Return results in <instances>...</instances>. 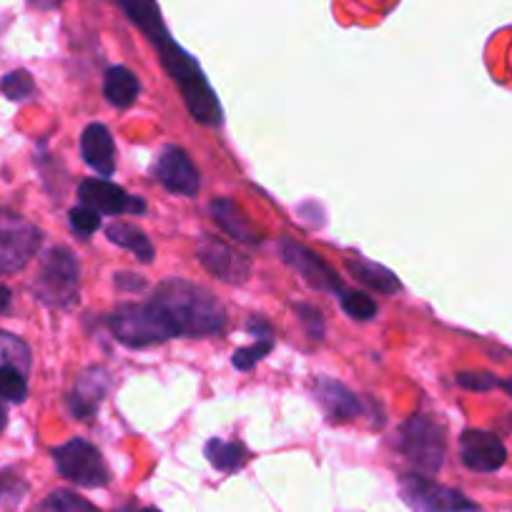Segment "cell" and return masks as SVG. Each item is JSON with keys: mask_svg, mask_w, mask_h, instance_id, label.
Returning <instances> with one entry per match:
<instances>
[{"mask_svg": "<svg viewBox=\"0 0 512 512\" xmlns=\"http://www.w3.org/2000/svg\"><path fill=\"white\" fill-rule=\"evenodd\" d=\"M108 327L116 334L118 342L134 349L151 347V344H159L176 337L169 319L164 317V312L154 302L121 304L108 317Z\"/></svg>", "mask_w": 512, "mask_h": 512, "instance_id": "obj_3", "label": "cell"}, {"mask_svg": "<svg viewBox=\"0 0 512 512\" xmlns=\"http://www.w3.org/2000/svg\"><path fill=\"white\" fill-rule=\"evenodd\" d=\"M0 91H3L6 98H11V101H26V98H31L36 93V83H33L28 71H13L8 76H3Z\"/></svg>", "mask_w": 512, "mask_h": 512, "instance_id": "obj_23", "label": "cell"}, {"mask_svg": "<svg viewBox=\"0 0 512 512\" xmlns=\"http://www.w3.org/2000/svg\"><path fill=\"white\" fill-rule=\"evenodd\" d=\"M206 460L221 472H234L244 465V447L239 442H226L221 437H214V440L206 442Z\"/></svg>", "mask_w": 512, "mask_h": 512, "instance_id": "obj_20", "label": "cell"}, {"mask_svg": "<svg viewBox=\"0 0 512 512\" xmlns=\"http://www.w3.org/2000/svg\"><path fill=\"white\" fill-rule=\"evenodd\" d=\"M141 512H159V510H156V507H146V510H141Z\"/></svg>", "mask_w": 512, "mask_h": 512, "instance_id": "obj_36", "label": "cell"}, {"mask_svg": "<svg viewBox=\"0 0 512 512\" xmlns=\"http://www.w3.org/2000/svg\"><path fill=\"white\" fill-rule=\"evenodd\" d=\"M156 179L169 189L171 194L179 196H196L201 189V179L196 166L179 146H166L156 159Z\"/></svg>", "mask_w": 512, "mask_h": 512, "instance_id": "obj_11", "label": "cell"}, {"mask_svg": "<svg viewBox=\"0 0 512 512\" xmlns=\"http://www.w3.org/2000/svg\"><path fill=\"white\" fill-rule=\"evenodd\" d=\"M53 462H56L61 477L81 487H103L111 480L101 452L81 437L58 445L53 450Z\"/></svg>", "mask_w": 512, "mask_h": 512, "instance_id": "obj_6", "label": "cell"}, {"mask_svg": "<svg viewBox=\"0 0 512 512\" xmlns=\"http://www.w3.org/2000/svg\"><path fill=\"white\" fill-rule=\"evenodd\" d=\"M397 450L422 472H437L447 455L445 430L425 415L410 417L397 437Z\"/></svg>", "mask_w": 512, "mask_h": 512, "instance_id": "obj_4", "label": "cell"}, {"mask_svg": "<svg viewBox=\"0 0 512 512\" xmlns=\"http://www.w3.org/2000/svg\"><path fill=\"white\" fill-rule=\"evenodd\" d=\"M78 284H81V269L73 251L66 246L46 251L41 259V269L33 282V294L46 307L71 309L78 302Z\"/></svg>", "mask_w": 512, "mask_h": 512, "instance_id": "obj_2", "label": "cell"}, {"mask_svg": "<svg viewBox=\"0 0 512 512\" xmlns=\"http://www.w3.org/2000/svg\"><path fill=\"white\" fill-rule=\"evenodd\" d=\"M282 259L317 292H329L337 294L342 292V279L332 272L322 256H317L314 251H309L307 246L297 244L292 239H282Z\"/></svg>", "mask_w": 512, "mask_h": 512, "instance_id": "obj_8", "label": "cell"}, {"mask_svg": "<svg viewBox=\"0 0 512 512\" xmlns=\"http://www.w3.org/2000/svg\"><path fill=\"white\" fill-rule=\"evenodd\" d=\"M0 354H3V357H8V364L18 367L21 372L23 369H28V364H31V352H28V344L23 342V339L13 337V334L0 332Z\"/></svg>", "mask_w": 512, "mask_h": 512, "instance_id": "obj_24", "label": "cell"}, {"mask_svg": "<svg viewBox=\"0 0 512 512\" xmlns=\"http://www.w3.org/2000/svg\"><path fill=\"white\" fill-rule=\"evenodd\" d=\"M196 256H199L201 267L206 272L214 274L216 279H221L226 284H244L251 274V264L246 256H241L239 251L226 246L224 241L211 239V236H204L199 241Z\"/></svg>", "mask_w": 512, "mask_h": 512, "instance_id": "obj_9", "label": "cell"}, {"mask_svg": "<svg viewBox=\"0 0 512 512\" xmlns=\"http://www.w3.org/2000/svg\"><path fill=\"white\" fill-rule=\"evenodd\" d=\"M11 289L6 287V284H0V314L8 312V307H11Z\"/></svg>", "mask_w": 512, "mask_h": 512, "instance_id": "obj_33", "label": "cell"}, {"mask_svg": "<svg viewBox=\"0 0 512 512\" xmlns=\"http://www.w3.org/2000/svg\"><path fill=\"white\" fill-rule=\"evenodd\" d=\"M33 512H101L96 505L86 500V497L76 495L71 490H56L41 502Z\"/></svg>", "mask_w": 512, "mask_h": 512, "instance_id": "obj_21", "label": "cell"}, {"mask_svg": "<svg viewBox=\"0 0 512 512\" xmlns=\"http://www.w3.org/2000/svg\"><path fill=\"white\" fill-rule=\"evenodd\" d=\"M106 236H108V241H113L116 246L131 251V254H134L136 259H141V262L149 264L151 259L156 256V249H154V244L149 241V236H146L141 229H136V226L111 224L106 229Z\"/></svg>", "mask_w": 512, "mask_h": 512, "instance_id": "obj_19", "label": "cell"}, {"mask_svg": "<svg viewBox=\"0 0 512 512\" xmlns=\"http://www.w3.org/2000/svg\"><path fill=\"white\" fill-rule=\"evenodd\" d=\"M41 246V231L13 211L0 209V274H16Z\"/></svg>", "mask_w": 512, "mask_h": 512, "instance_id": "obj_5", "label": "cell"}, {"mask_svg": "<svg viewBox=\"0 0 512 512\" xmlns=\"http://www.w3.org/2000/svg\"><path fill=\"white\" fill-rule=\"evenodd\" d=\"M457 384L465 387L470 392H487V390H495L497 377L490 372H460L457 374Z\"/></svg>", "mask_w": 512, "mask_h": 512, "instance_id": "obj_28", "label": "cell"}, {"mask_svg": "<svg viewBox=\"0 0 512 512\" xmlns=\"http://www.w3.org/2000/svg\"><path fill=\"white\" fill-rule=\"evenodd\" d=\"M314 397H317L319 407H322L329 422H349L362 415L359 397L349 392L344 384L334 382V379H317Z\"/></svg>", "mask_w": 512, "mask_h": 512, "instance_id": "obj_13", "label": "cell"}, {"mask_svg": "<svg viewBox=\"0 0 512 512\" xmlns=\"http://www.w3.org/2000/svg\"><path fill=\"white\" fill-rule=\"evenodd\" d=\"M28 3L38 11H56V8H61L63 0H28Z\"/></svg>", "mask_w": 512, "mask_h": 512, "instance_id": "obj_32", "label": "cell"}, {"mask_svg": "<svg viewBox=\"0 0 512 512\" xmlns=\"http://www.w3.org/2000/svg\"><path fill=\"white\" fill-rule=\"evenodd\" d=\"M342 309L352 319H359V322H367L377 314V302L372 297H367L364 292H347L342 297Z\"/></svg>", "mask_w": 512, "mask_h": 512, "instance_id": "obj_25", "label": "cell"}, {"mask_svg": "<svg viewBox=\"0 0 512 512\" xmlns=\"http://www.w3.org/2000/svg\"><path fill=\"white\" fill-rule=\"evenodd\" d=\"M209 214L211 219L219 224L221 231L231 236L236 241H244V244H256V241H262V234L251 226V221L246 219L244 211L229 199H216L209 204Z\"/></svg>", "mask_w": 512, "mask_h": 512, "instance_id": "obj_16", "label": "cell"}, {"mask_svg": "<svg viewBox=\"0 0 512 512\" xmlns=\"http://www.w3.org/2000/svg\"><path fill=\"white\" fill-rule=\"evenodd\" d=\"M272 347H274V339H262V342L251 344V347L236 349L231 362H234V367L241 369V372H249L256 362H262V359L272 352Z\"/></svg>", "mask_w": 512, "mask_h": 512, "instance_id": "obj_26", "label": "cell"}, {"mask_svg": "<svg viewBox=\"0 0 512 512\" xmlns=\"http://www.w3.org/2000/svg\"><path fill=\"white\" fill-rule=\"evenodd\" d=\"M116 287L123 289V292H141L146 287V282L141 277H136V274L121 272L116 274Z\"/></svg>", "mask_w": 512, "mask_h": 512, "instance_id": "obj_30", "label": "cell"}, {"mask_svg": "<svg viewBox=\"0 0 512 512\" xmlns=\"http://www.w3.org/2000/svg\"><path fill=\"white\" fill-rule=\"evenodd\" d=\"M246 329H249L251 334H256V337H262V339H272V327H269V324L264 322V319H259V317H254V319H251V322L246 324Z\"/></svg>", "mask_w": 512, "mask_h": 512, "instance_id": "obj_31", "label": "cell"}, {"mask_svg": "<svg viewBox=\"0 0 512 512\" xmlns=\"http://www.w3.org/2000/svg\"><path fill=\"white\" fill-rule=\"evenodd\" d=\"M81 156L98 176H113L116 171V146L113 136L103 123H91L81 134Z\"/></svg>", "mask_w": 512, "mask_h": 512, "instance_id": "obj_15", "label": "cell"}, {"mask_svg": "<svg viewBox=\"0 0 512 512\" xmlns=\"http://www.w3.org/2000/svg\"><path fill=\"white\" fill-rule=\"evenodd\" d=\"M502 390H505L507 395L512 397V379H507V382H502Z\"/></svg>", "mask_w": 512, "mask_h": 512, "instance_id": "obj_35", "label": "cell"}, {"mask_svg": "<svg viewBox=\"0 0 512 512\" xmlns=\"http://www.w3.org/2000/svg\"><path fill=\"white\" fill-rule=\"evenodd\" d=\"M294 312L299 314L302 324L307 327L309 339H322L324 337V317L317 307H309V304H297Z\"/></svg>", "mask_w": 512, "mask_h": 512, "instance_id": "obj_29", "label": "cell"}, {"mask_svg": "<svg viewBox=\"0 0 512 512\" xmlns=\"http://www.w3.org/2000/svg\"><path fill=\"white\" fill-rule=\"evenodd\" d=\"M402 500L415 512H477V505L460 490L437 485L425 475H405L400 482Z\"/></svg>", "mask_w": 512, "mask_h": 512, "instance_id": "obj_7", "label": "cell"}, {"mask_svg": "<svg viewBox=\"0 0 512 512\" xmlns=\"http://www.w3.org/2000/svg\"><path fill=\"white\" fill-rule=\"evenodd\" d=\"M103 93L113 108H128L139 98L141 81L126 66H111L103 78Z\"/></svg>", "mask_w": 512, "mask_h": 512, "instance_id": "obj_18", "label": "cell"}, {"mask_svg": "<svg viewBox=\"0 0 512 512\" xmlns=\"http://www.w3.org/2000/svg\"><path fill=\"white\" fill-rule=\"evenodd\" d=\"M78 199L83 206L98 211V214H144L146 201L128 196L121 186L111 184L108 179H86L78 184Z\"/></svg>", "mask_w": 512, "mask_h": 512, "instance_id": "obj_10", "label": "cell"}, {"mask_svg": "<svg viewBox=\"0 0 512 512\" xmlns=\"http://www.w3.org/2000/svg\"><path fill=\"white\" fill-rule=\"evenodd\" d=\"M68 221H71V229L76 231L78 236H91L96 234L98 226H101V214L93 209H88V206H78V209H71V214H68Z\"/></svg>", "mask_w": 512, "mask_h": 512, "instance_id": "obj_27", "label": "cell"}, {"mask_svg": "<svg viewBox=\"0 0 512 512\" xmlns=\"http://www.w3.org/2000/svg\"><path fill=\"white\" fill-rule=\"evenodd\" d=\"M347 269L357 282L367 284L369 289H374V292L379 294H387V297H392V294H397L402 289L400 279H397L390 269L379 267V264L369 262L364 256H349Z\"/></svg>", "mask_w": 512, "mask_h": 512, "instance_id": "obj_17", "label": "cell"}, {"mask_svg": "<svg viewBox=\"0 0 512 512\" xmlns=\"http://www.w3.org/2000/svg\"><path fill=\"white\" fill-rule=\"evenodd\" d=\"M460 457L470 470L497 472L507 460L502 440L485 430H465L460 437Z\"/></svg>", "mask_w": 512, "mask_h": 512, "instance_id": "obj_12", "label": "cell"}, {"mask_svg": "<svg viewBox=\"0 0 512 512\" xmlns=\"http://www.w3.org/2000/svg\"><path fill=\"white\" fill-rule=\"evenodd\" d=\"M6 425H8V412H6V407L0 405V432L6 430Z\"/></svg>", "mask_w": 512, "mask_h": 512, "instance_id": "obj_34", "label": "cell"}, {"mask_svg": "<svg viewBox=\"0 0 512 512\" xmlns=\"http://www.w3.org/2000/svg\"><path fill=\"white\" fill-rule=\"evenodd\" d=\"M108 387H111V379H108L106 369L101 367L86 369V372L78 377L71 397H68V410H71V415L78 417V420L91 417L93 412L98 410L103 397H106Z\"/></svg>", "mask_w": 512, "mask_h": 512, "instance_id": "obj_14", "label": "cell"}, {"mask_svg": "<svg viewBox=\"0 0 512 512\" xmlns=\"http://www.w3.org/2000/svg\"><path fill=\"white\" fill-rule=\"evenodd\" d=\"M28 397V382L23 372L13 364H3L0 367V400L6 402H26Z\"/></svg>", "mask_w": 512, "mask_h": 512, "instance_id": "obj_22", "label": "cell"}, {"mask_svg": "<svg viewBox=\"0 0 512 512\" xmlns=\"http://www.w3.org/2000/svg\"><path fill=\"white\" fill-rule=\"evenodd\" d=\"M151 302L169 319L176 337H211L226 324V312L209 289L186 279H166Z\"/></svg>", "mask_w": 512, "mask_h": 512, "instance_id": "obj_1", "label": "cell"}]
</instances>
